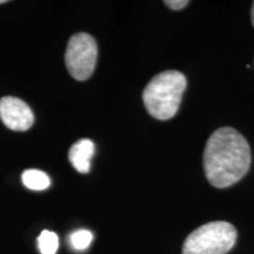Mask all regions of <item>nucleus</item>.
Wrapping results in <instances>:
<instances>
[{"label": "nucleus", "instance_id": "obj_5", "mask_svg": "<svg viewBox=\"0 0 254 254\" xmlns=\"http://www.w3.org/2000/svg\"><path fill=\"white\" fill-rule=\"evenodd\" d=\"M0 119L12 131L24 132L34 123V114L30 106L15 97H2L0 99Z\"/></svg>", "mask_w": 254, "mask_h": 254}, {"label": "nucleus", "instance_id": "obj_7", "mask_svg": "<svg viewBox=\"0 0 254 254\" xmlns=\"http://www.w3.org/2000/svg\"><path fill=\"white\" fill-rule=\"evenodd\" d=\"M21 180L25 187L32 190H44L49 189L51 180L45 172L39 170H26L24 171Z\"/></svg>", "mask_w": 254, "mask_h": 254}, {"label": "nucleus", "instance_id": "obj_12", "mask_svg": "<svg viewBox=\"0 0 254 254\" xmlns=\"http://www.w3.org/2000/svg\"><path fill=\"white\" fill-rule=\"evenodd\" d=\"M6 0H0V4H5Z\"/></svg>", "mask_w": 254, "mask_h": 254}, {"label": "nucleus", "instance_id": "obj_10", "mask_svg": "<svg viewBox=\"0 0 254 254\" xmlns=\"http://www.w3.org/2000/svg\"><path fill=\"white\" fill-rule=\"evenodd\" d=\"M189 2L190 1H187V0H167V1H165V4H166L167 7H170L171 9L178 11V9L186 7V6L189 5Z\"/></svg>", "mask_w": 254, "mask_h": 254}, {"label": "nucleus", "instance_id": "obj_9", "mask_svg": "<svg viewBox=\"0 0 254 254\" xmlns=\"http://www.w3.org/2000/svg\"><path fill=\"white\" fill-rule=\"evenodd\" d=\"M93 234L87 230H78L69 236V244L74 250L85 251L91 245Z\"/></svg>", "mask_w": 254, "mask_h": 254}, {"label": "nucleus", "instance_id": "obj_8", "mask_svg": "<svg viewBox=\"0 0 254 254\" xmlns=\"http://www.w3.org/2000/svg\"><path fill=\"white\" fill-rule=\"evenodd\" d=\"M38 247L41 254H56L59 247L58 236L52 231H43L38 237Z\"/></svg>", "mask_w": 254, "mask_h": 254}, {"label": "nucleus", "instance_id": "obj_3", "mask_svg": "<svg viewBox=\"0 0 254 254\" xmlns=\"http://www.w3.org/2000/svg\"><path fill=\"white\" fill-rule=\"evenodd\" d=\"M237 231L226 221H212L186 238L183 254H226L234 246Z\"/></svg>", "mask_w": 254, "mask_h": 254}, {"label": "nucleus", "instance_id": "obj_1", "mask_svg": "<svg viewBox=\"0 0 254 254\" xmlns=\"http://www.w3.org/2000/svg\"><path fill=\"white\" fill-rule=\"evenodd\" d=\"M249 142L232 127H221L206 142L204 168L206 178L214 187L225 189L239 182L249 172Z\"/></svg>", "mask_w": 254, "mask_h": 254}, {"label": "nucleus", "instance_id": "obj_11", "mask_svg": "<svg viewBox=\"0 0 254 254\" xmlns=\"http://www.w3.org/2000/svg\"><path fill=\"white\" fill-rule=\"evenodd\" d=\"M251 15H252V24H253V26H254V2H253V5H252V12H251Z\"/></svg>", "mask_w": 254, "mask_h": 254}, {"label": "nucleus", "instance_id": "obj_2", "mask_svg": "<svg viewBox=\"0 0 254 254\" xmlns=\"http://www.w3.org/2000/svg\"><path fill=\"white\" fill-rule=\"evenodd\" d=\"M187 85L183 73L168 69L155 75L146 85L142 100L152 117L158 120H168L179 110L184 91Z\"/></svg>", "mask_w": 254, "mask_h": 254}, {"label": "nucleus", "instance_id": "obj_6", "mask_svg": "<svg viewBox=\"0 0 254 254\" xmlns=\"http://www.w3.org/2000/svg\"><path fill=\"white\" fill-rule=\"evenodd\" d=\"M94 154V144L90 139H80L72 145L68 159L79 173L86 174L91 170V159Z\"/></svg>", "mask_w": 254, "mask_h": 254}, {"label": "nucleus", "instance_id": "obj_4", "mask_svg": "<svg viewBox=\"0 0 254 254\" xmlns=\"http://www.w3.org/2000/svg\"><path fill=\"white\" fill-rule=\"evenodd\" d=\"M98 58V46L94 38L85 32L75 33L68 40L65 63L69 74L75 80L84 81L94 72Z\"/></svg>", "mask_w": 254, "mask_h": 254}]
</instances>
